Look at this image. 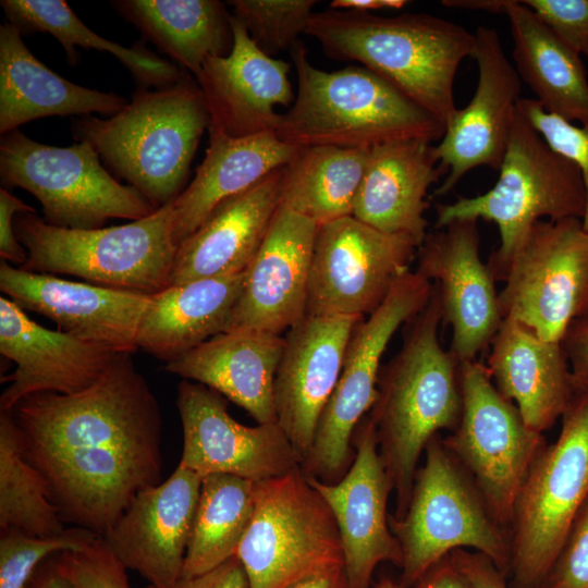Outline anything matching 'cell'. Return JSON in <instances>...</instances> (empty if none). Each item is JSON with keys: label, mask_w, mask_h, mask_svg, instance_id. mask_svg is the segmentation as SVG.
Returning a JSON list of instances; mask_svg holds the SVG:
<instances>
[{"label": "cell", "mask_w": 588, "mask_h": 588, "mask_svg": "<svg viewBox=\"0 0 588 588\" xmlns=\"http://www.w3.org/2000/svg\"><path fill=\"white\" fill-rule=\"evenodd\" d=\"M281 170L222 201L177 245L170 285L247 269L279 207Z\"/></svg>", "instance_id": "484cf974"}, {"label": "cell", "mask_w": 588, "mask_h": 588, "mask_svg": "<svg viewBox=\"0 0 588 588\" xmlns=\"http://www.w3.org/2000/svg\"><path fill=\"white\" fill-rule=\"evenodd\" d=\"M352 443L353 463L339 481L328 483L307 478L334 516L351 588H370L376 567L382 562L401 566L402 552L387 512L393 485L368 415L356 426Z\"/></svg>", "instance_id": "ac0fdd59"}, {"label": "cell", "mask_w": 588, "mask_h": 588, "mask_svg": "<svg viewBox=\"0 0 588 588\" xmlns=\"http://www.w3.org/2000/svg\"><path fill=\"white\" fill-rule=\"evenodd\" d=\"M416 257V271L434 281L442 323L452 329L449 350L461 362L476 359L503 321L495 279L480 255L478 221L454 220L428 232Z\"/></svg>", "instance_id": "e0dca14e"}, {"label": "cell", "mask_w": 588, "mask_h": 588, "mask_svg": "<svg viewBox=\"0 0 588 588\" xmlns=\"http://www.w3.org/2000/svg\"><path fill=\"white\" fill-rule=\"evenodd\" d=\"M504 318L549 342L588 313V232L581 219L540 220L494 273Z\"/></svg>", "instance_id": "4fadbf2b"}, {"label": "cell", "mask_w": 588, "mask_h": 588, "mask_svg": "<svg viewBox=\"0 0 588 588\" xmlns=\"http://www.w3.org/2000/svg\"><path fill=\"white\" fill-rule=\"evenodd\" d=\"M360 317L305 316L284 336L273 384L277 424L302 463L339 381L352 331Z\"/></svg>", "instance_id": "603a6c76"}, {"label": "cell", "mask_w": 588, "mask_h": 588, "mask_svg": "<svg viewBox=\"0 0 588 588\" xmlns=\"http://www.w3.org/2000/svg\"><path fill=\"white\" fill-rule=\"evenodd\" d=\"M441 323L433 284L428 304L411 320L401 348L381 367L377 396L367 414L396 494L395 519L408 507L421 453L441 430H455L462 416V362L441 345Z\"/></svg>", "instance_id": "7a4b0ae2"}, {"label": "cell", "mask_w": 588, "mask_h": 588, "mask_svg": "<svg viewBox=\"0 0 588 588\" xmlns=\"http://www.w3.org/2000/svg\"><path fill=\"white\" fill-rule=\"evenodd\" d=\"M497 183L486 193L437 206L434 229L460 219L497 224L500 246L489 257L494 273L540 220L583 219L586 192L578 167L555 151L522 113L515 114Z\"/></svg>", "instance_id": "52a82bcc"}, {"label": "cell", "mask_w": 588, "mask_h": 588, "mask_svg": "<svg viewBox=\"0 0 588 588\" xmlns=\"http://www.w3.org/2000/svg\"><path fill=\"white\" fill-rule=\"evenodd\" d=\"M59 558L75 588H131L126 568L102 537L84 549L59 553Z\"/></svg>", "instance_id": "b9f144b4"}, {"label": "cell", "mask_w": 588, "mask_h": 588, "mask_svg": "<svg viewBox=\"0 0 588 588\" xmlns=\"http://www.w3.org/2000/svg\"><path fill=\"white\" fill-rule=\"evenodd\" d=\"M588 499V389L576 390L558 439L539 452L519 490L510 530L516 588H541Z\"/></svg>", "instance_id": "9c48e42d"}, {"label": "cell", "mask_w": 588, "mask_h": 588, "mask_svg": "<svg viewBox=\"0 0 588 588\" xmlns=\"http://www.w3.org/2000/svg\"><path fill=\"white\" fill-rule=\"evenodd\" d=\"M287 588H351L344 566H336L303 579Z\"/></svg>", "instance_id": "816d5d0a"}, {"label": "cell", "mask_w": 588, "mask_h": 588, "mask_svg": "<svg viewBox=\"0 0 588 588\" xmlns=\"http://www.w3.org/2000/svg\"><path fill=\"white\" fill-rule=\"evenodd\" d=\"M370 149L299 147L282 168L279 206L318 225L353 215Z\"/></svg>", "instance_id": "e575fe53"}, {"label": "cell", "mask_w": 588, "mask_h": 588, "mask_svg": "<svg viewBox=\"0 0 588 588\" xmlns=\"http://www.w3.org/2000/svg\"><path fill=\"white\" fill-rule=\"evenodd\" d=\"M48 537L65 530L42 475L24 455L12 413L0 411V529Z\"/></svg>", "instance_id": "74e56055"}, {"label": "cell", "mask_w": 588, "mask_h": 588, "mask_svg": "<svg viewBox=\"0 0 588 588\" xmlns=\"http://www.w3.org/2000/svg\"><path fill=\"white\" fill-rule=\"evenodd\" d=\"M283 347L281 335L222 332L166 363V369L217 391L257 424H272L277 422L273 384Z\"/></svg>", "instance_id": "f1b7e54d"}, {"label": "cell", "mask_w": 588, "mask_h": 588, "mask_svg": "<svg viewBox=\"0 0 588 588\" xmlns=\"http://www.w3.org/2000/svg\"><path fill=\"white\" fill-rule=\"evenodd\" d=\"M418 247L408 236L382 232L354 216L319 225L306 315H371L409 271Z\"/></svg>", "instance_id": "9a60e30c"}, {"label": "cell", "mask_w": 588, "mask_h": 588, "mask_svg": "<svg viewBox=\"0 0 588 588\" xmlns=\"http://www.w3.org/2000/svg\"><path fill=\"white\" fill-rule=\"evenodd\" d=\"M209 135L203 162L174 201L173 236L177 245L195 232L218 205L282 169L301 147L282 140L272 132L231 137L209 131Z\"/></svg>", "instance_id": "4dcf8cb0"}, {"label": "cell", "mask_w": 588, "mask_h": 588, "mask_svg": "<svg viewBox=\"0 0 588 588\" xmlns=\"http://www.w3.org/2000/svg\"><path fill=\"white\" fill-rule=\"evenodd\" d=\"M432 142H388L370 149L353 215L389 234L405 235L418 246L427 236L426 197L443 175Z\"/></svg>", "instance_id": "4316f807"}, {"label": "cell", "mask_w": 588, "mask_h": 588, "mask_svg": "<svg viewBox=\"0 0 588 588\" xmlns=\"http://www.w3.org/2000/svg\"><path fill=\"white\" fill-rule=\"evenodd\" d=\"M174 201L143 219L89 230L59 228L34 212H20L14 231L27 252V260L20 268L155 294L170 285L177 249Z\"/></svg>", "instance_id": "8992f818"}, {"label": "cell", "mask_w": 588, "mask_h": 588, "mask_svg": "<svg viewBox=\"0 0 588 588\" xmlns=\"http://www.w3.org/2000/svg\"><path fill=\"white\" fill-rule=\"evenodd\" d=\"M99 537L91 530L76 526L48 537L12 528L0 529V588H26L48 558L84 549Z\"/></svg>", "instance_id": "ab89813d"}, {"label": "cell", "mask_w": 588, "mask_h": 588, "mask_svg": "<svg viewBox=\"0 0 588 588\" xmlns=\"http://www.w3.org/2000/svg\"><path fill=\"white\" fill-rule=\"evenodd\" d=\"M201 479L177 465L164 481L139 491L101 536L117 560L149 585L167 587L182 577Z\"/></svg>", "instance_id": "44dd1931"}, {"label": "cell", "mask_w": 588, "mask_h": 588, "mask_svg": "<svg viewBox=\"0 0 588 588\" xmlns=\"http://www.w3.org/2000/svg\"><path fill=\"white\" fill-rule=\"evenodd\" d=\"M26 588H75L65 574L59 553L48 558L35 572Z\"/></svg>", "instance_id": "f907efd6"}, {"label": "cell", "mask_w": 588, "mask_h": 588, "mask_svg": "<svg viewBox=\"0 0 588 588\" xmlns=\"http://www.w3.org/2000/svg\"><path fill=\"white\" fill-rule=\"evenodd\" d=\"M0 353L16 364L14 372L4 378L10 384L0 397V411L9 413L33 394H72L90 387L118 354L38 324L3 295L0 297Z\"/></svg>", "instance_id": "d4e9b609"}, {"label": "cell", "mask_w": 588, "mask_h": 588, "mask_svg": "<svg viewBox=\"0 0 588 588\" xmlns=\"http://www.w3.org/2000/svg\"><path fill=\"white\" fill-rule=\"evenodd\" d=\"M210 118L189 74L174 84L139 88L107 119L85 115L72 124L76 142L90 144L111 171L156 208L185 189L191 163Z\"/></svg>", "instance_id": "277c9868"}, {"label": "cell", "mask_w": 588, "mask_h": 588, "mask_svg": "<svg viewBox=\"0 0 588 588\" xmlns=\"http://www.w3.org/2000/svg\"><path fill=\"white\" fill-rule=\"evenodd\" d=\"M176 408L183 428L177 465L201 477L225 474L260 481L302 464L277 422L242 425L229 414L226 399L204 384L183 379Z\"/></svg>", "instance_id": "2e32d148"}, {"label": "cell", "mask_w": 588, "mask_h": 588, "mask_svg": "<svg viewBox=\"0 0 588 588\" xmlns=\"http://www.w3.org/2000/svg\"><path fill=\"white\" fill-rule=\"evenodd\" d=\"M411 588H474L450 555L431 566Z\"/></svg>", "instance_id": "681fc988"}, {"label": "cell", "mask_w": 588, "mask_h": 588, "mask_svg": "<svg viewBox=\"0 0 588 588\" xmlns=\"http://www.w3.org/2000/svg\"><path fill=\"white\" fill-rule=\"evenodd\" d=\"M0 4L21 34L48 33L62 45L66 59L76 65L77 46L112 53L133 74L140 88H162L185 73L167 60L143 49L125 48L89 29L63 0H2Z\"/></svg>", "instance_id": "d590c367"}, {"label": "cell", "mask_w": 588, "mask_h": 588, "mask_svg": "<svg viewBox=\"0 0 588 588\" xmlns=\"http://www.w3.org/2000/svg\"><path fill=\"white\" fill-rule=\"evenodd\" d=\"M297 91L275 135L301 146L371 149L400 139L440 140L445 127L388 81L362 65L315 68L298 41L290 50Z\"/></svg>", "instance_id": "5b68a950"}, {"label": "cell", "mask_w": 588, "mask_h": 588, "mask_svg": "<svg viewBox=\"0 0 588 588\" xmlns=\"http://www.w3.org/2000/svg\"><path fill=\"white\" fill-rule=\"evenodd\" d=\"M450 558L474 588H510L503 572L486 555L458 549Z\"/></svg>", "instance_id": "7dc6e473"}, {"label": "cell", "mask_w": 588, "mask_h": 588, "mask_svg": "<svg viewBox=\"0 0 588 588\" xmlns=\"http://www.w3.org/2000/svg\"><path fill=\"white\" fill-rule=\"evenodd\" d=\"M518 108L555 151L578 167L586 192V210L581 222L588 232V122L575 125L547 112L536 99L522 98Z\"/></svg>", "instance_id": "60d3db41"}, {"label": "cell", "mask_w": 588, "mask_h": 588, "mask_svg": "<svg viewBox=\"0 0 588 588\" xmlns=\"http://www.w3.org/2000/svg\"><path fill=\"white\" fill-rule=\"evenodd\" d=\"M376 588H403L401 583H395L390 578H382L377 585Z\"/></svg>", "instance_id": "db71d44e"}, {"label": "cell", "mask_w": 588, "mask_h": 588, "mask_svg": "<svg viewBox=\"0 0 588 588\" xmlns=\"http://www.w3.org/2000/svg\"><path fill=\"white\" fill-rule=\"evenodd\" d=\"M255 510V481L233 475L203 477L182 577L207 573L235 555Z\"/></svg>", "instance_id": "8d00e7d4"}, {"label": "cell", "mask_w": 588, "mask_h": 588, "mask_svg": "<svg viewBox=\"0 0 588 588\" xmlns=\"http://www.w3.org/2000/svg\"><path fill=\"white\" fill-rule=\"evenodd\" d=\"M231 14L267 54L291 50L308 28L316 0H232Z\"/></svg>", "instance_id": "f35d334b"}, {"label": "cell", "mask_w": 588, "mask_h": 588, "mask_svg": "<svg viewBox=\"0 0 588 588\" xmlns=\"http://www.w3.org/2000/svg\"><path fill=\"white\" fill-rule=\"evenodd\" d=\"M406 513L390 517L402 552L403 588L458 549H475L504 572L510 568V532L492 516L475 483L436 436L426 446Z\"/></svg>", "instance_id": "ba28073f"}, {"label": "cell", "mask_w": 588, "mask_h": 588, "mask_svg": "<svg viewBox=\"0 0 588 588\" xmlns=\"http://www.w3.org/2000/svg\"><path fill=\"white\" fill-rule=\"evenodd\" d=\"M562 41L588 58V0H523Z\"/></svg>", "instance_id": "7bdbcfd3"}, {"label": "cell", "mask_w": 588, "mask_h": 588, "mask_svg": "<svg viewBox=\"0 0 588 588\" xmlns=\"http://www.w3.org/2000/svg\"><path fill=\"white\" fill-rule=\"evenodd\" d=\"M318 228L313 220L278 207L245 271L224 332L245 330L281 335L306 316Z\"/></svg>", "instance_id": "ffe728a7"}, {"label": "cell", "mask_w": 588, "mask_h": 588, "mask_svg": "<svg viewBox=\"0 0 588 588\" xmlns=\"http://www.w3.org/2000/svg\"><path fill=\"white\" fill-rule=\"evenodd\" d=\"M407 4L405 0H334L330 9L371 12L376 10H401Z\"/></svg>", "instance_id": "f5cc1de1"}, {"label": "cell", "mask_w": 588, "mask_h": 588, "mask_svg": "<svg viewBox=\"0 0 588 588\" xmlns=\"http://www.w3.org/2000/svg\"><path fill=\"white\" fill-rule=\"evenodd\" d=\"M111 4L195 76L208 58L226 56L232 48L231 14L218 0H118Z\"/></svg>", "instance_id": "836d02e7"}, {"label": "cell", "mask_w": 588, "mask_h": 588, "mask_svg": "<svg viewBox=\"0 0 588 588\" xmlns=\"http://www.w3.org/2000/svg\"><path fill=\"white\" fill-rule=\"evenodd\" d=\"M127 100L74 84L40 62L11 23L0 26V134L53 115H114Z\"/></svg>", "instance_id": "f546056e"}, {"label": "cell", "mask_w": 588, "mask_h": 588, "mask_svg": "<svg viewBox=\"0 0 588 588\" xmlns=\"http://www.w3.org/2000/svg\"><path fill=\"white\" fill-rule=\"evenodd\" d=\"M0 290L22 309L46 316L60 331L117 353L137 350L136 339L150 295L64 280L1 260Z\"/></svg>", "instance_id": "7402d4cb"}, {"label": "cell", "mask_w": 588, "mask_h": 588, "mask_svg": "<svg viewBox=\"0 0 588 588\" xmlns=\"http://www.w3.org/2000/svg\"><path fill=\"white\" fill-rule=\"evenodd\" d=\"M235 556L248 588H287L344 566L334 516L301 466L255 481V510Z\"/></svg>", "instance_id": "30bf717a"}, {"label": "cell", "mask_w": 588, "mask_h": 588, "mask_svg": "<svg viewBox=\"0 0 588 588\" xmlns=\"http://www.w3.org/2000/svg\"><path fill=\"white\" fill-rule=\"evenodd\" d=\"M474 34L477 86L468 105L449 120L436 145L440 167L448 173L436 196L450 193L477 167L500 170L522 99V79L503 51L498 32L479 26Z\"/></svg>", "instance_id": "d6986e66"}, {"label": "cell", "mask_w": 588, "mask_h": 588, "mask_svg": "<svg viewBox=\"0 0 588 588\" xmlns=\"http://www.w3.org/2000/svg\"><path fill=\"white\" fill-rule=\"evenodd\" d=\"M306 35L328 58L354 61L381 76L444 127L457 110L454 81L473 58L475 34L428 13L314 12Z\"/></svg>", "instance_id": "3957f363"}, {"label": "cell", "mask_w": 588, "mask_h": 588, "mask_svg": "<svg viewBox=\"0 0 588 588\" xmlns=\"http://www.w3.org/2000/svg\"><path fill=\"white\" fill-rule=\"evenodd\" d=\"M520 79L542 108L568 122H588V81L580 54L562 41L520 1L505 0Z\"/></svg>", "instance_id": "d6a6232c"}, {"label": "cell", "mask_w": 588, "mask_h": 588, "mask_svg": "<svg viewBox=\"0 0 588 588\" xmlns=\"http://www.w3.org/2000/svg\"><path fill=\"white\" fill-rule=\"evenodd\" d=\"M0 177L41 204L44 220L68 229H99L109 219H143L157 209L135 187L123 185L86 142L70 147L38 143L20 130L1 135Z\"/></svg>", "instance_id": "8fae6325"}, {"label": "cell", "mask_w": 588, "mask_h": 588, "mask_svg": "<svg viewBox=\"0 0 588 588\" xmlns=\"http://www.w3.org/2000/svg\"><path fill=\"white\" fill-rule=\"evenodd\" d=\"M541 588H588V499Z\"/></svg>", "instance_id": "ee69618b"}, {"label": "cell", "mask_w": 588, "mask_h": 588, "mask_svg": "<svg viewBox=\"0 0 588 588\" xmlns=\"http://www.w3.org/2000/svg\"><path fill=\"white\" fill-rule=\"evenodd\" d=\"M20 212L36 210L11 194L5 187L0 188V257L1 260L24 265L27 252L20 243L14 231V219Z\"/></svg>", "instance_id": "f6af8a7d"}, {"label": "cell", "mask_w": 588, "mask_h": 588, "mask_svg": "<svg viewBox=\"0 0 588 588\" xmlns=\"http://www.w3.org/2000/svg\"><path fill=\"white\" fill-rule=\"evenodd\" d=\"M490 346L486 367L495 388L517 406L530 429H550L576 392L561 342L546 341L504 318Z\"/></svg>", "instance_id": "83f0119b"}, {"label": "cell", "mask_w": 588, "mask_h": 588, "mask_svg": "<svg viewBox=\"0 0 588 588\" xmlns=\"http://www.w3.org/2000/svg\"><path fill=\"white\" fill-rule=\"evenodd\" d=\"M231 28L230 52L208 58L196 75L209 131L231 137L275 133L281 117L275 109L291 107L295 99L290 63L264 52L232 15Z\"/></svg>", "instance_id": "cb8c5ba5"}, {"label": "cell", "mask_w": 588, "mask_h": 588, "mask_svg": "<svg viewBox=\"0 0 588 588\" xmlns=\"http://www.w3.org/2000/svg\"><path fill=\"white\" fill-rule=\"evenodd\" d=\"M145 588H248L245 571L234 555L216 568L194 577H181L167 587L148 585Z\"/></svg>", "instance_id": "c3c4849f"}, {"label": "cell", "mask_w": 588, "mask_h": 588, "mask_svg": "<svg viewBox=\"0 0 588 588\" xmlns=\"http://www.w3.org/2000/svg\"><path fill=\"white\" fill-rule=\"evenodd\" d=\"M576 390L588 389V313L574 320L562 341Z\"/></svg>", "instance_id": "bcb514c9"}, {"label": "cell", "mask_w": 588, "mask_h": 588, "mask_svg": "<svg viewBox=\"0 0 588 588\" xmlns=\"http://www.w3.org/2000/svg\"><path fill=\"white\" fill-rule=\"evenodd\" d=\"M245 271L169 285L151 294L138 328L137 348L168 363L224 332Z\"/></svg>", "instance_id": "1f68e13d"}, {"label": "cell", "mask_w": 588, "mask_h": 588, "mask_svg": "<svg viewBox=\"0 0 588 588\" xmlns=\"http://www.w3.org/2000/svg\"><path fill=\"white\" fill-rule=\"evenodd\" d=\"M433 284L417 271L403 274L382 304L354 327L336 387L317 426L310 451L301 464L308 477L339 481L351 467L356 426L371 409L381 358L399 328L428 304Z\"/></svg>", "instance_id": "7c38bea8"}, {"label": "cell", "mask_w": 588, "mask_h": 588, "mask_svg": "<svg viewBox=\"0 0 588 588\" xmlns=\"http://www.w3.org/2000/svg\"><path fill=\"white\" fill-rule=\"evenodd\" d=\"M12 415L64 524L103 536L139 491L160 483L161 412L131 353H118L90 387L33 394Z\"/></svg>", "instance_id": "6da1fadb"}, {"label": "cell", "mask_w": 588, "mask_h": 588, "mask_svg": "<svg viewBox=\"0 0 588 588\" xmlns=\"http://www.w3.org/2000/svg\"><path fill=\"white\" fill-rule=\"evenodd\" d=\"M461 420L443 443L468 474L494 519L511 527L527 473L544 448L517 406L495 388L486 365L461 363Z\"/></svg>", "instance_id": "5bb4252c"}]
</instances>
